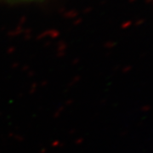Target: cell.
Masks as SVG:
<instances>
[{"instance_id":"1","label":"cell","mask_w":153,"mask_h":153,"mask_svg":"<svg viewBox=\"0 0 153 153\" xmlns=\"http://www.w3.org/2000/svg\"><path fill=\"white\" fill-rule=\"evenodd\" d=\"M7 3L10 4H24V3H33V2H38L42 0H4Z\"/></svg>"}]
</instances>
